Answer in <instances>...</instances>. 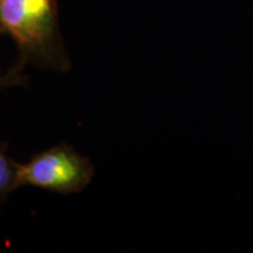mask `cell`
I'll return each mask as SVG.
<instances>
[{
    "label": "cell",
    "mask_w": 253,
    "mask_h": 253,
    "mask_svg": "<svg viewBox=\"0 0 253 253\" xmlns=\"http://www.w3.org/2000/svg\"><path fill=\"white\" fill-rule=\"evenodd\" d=\"M0 32L14 41L20 67L32 65L60 73L71 68L58 0H0Z\"/></svg>",
    "instance_id": "cell-1"
},
{
    "label": "cell",
    "mask_w": 253,
    "mask_h": 253,
    "mask_svg": "<svg viewBox=\"0 0 253 253\" xmlns=\"http://www.w3.org/2000/svg\"><path fill=\"white\" fill-rule=\"evenodd\" d=\"M94 167L89 158L67 144H58L34 155L26 163H18L17 189L36 186L62 195L77 194L89 185Z\"/></svg>",
    "instance_id": "cell-2"
},
{
    "label": "cell",
    "mask_w": 253,
    "mask_h": 253,
    "mask_svg": "<svg viewBox=\"0 0 253 253\" xmlns=\"http://www.w3.org/2000/svg\"><path fill=\"white\" fill-rule=\"evenodd\" d=\"M17 166L18 163L12 161L6 154L5 148L0 145V205L4 203L13 190L17 189Z\"/></svg>",
    "instance_id": "cell-3"
},
{
    "label": "cell",
    "mask_w": 253,
    "mask_h": 253,
    "mask_svg": "<svg viewBox=\"0 0 253 253\" xmlns=\"http://www.w3.org/2000/svg\"><path fill=\"white\" fill-rule=\"evenodd\" d=\"M24 68L15 65L13 68L9 69L6 74L0 75V90L6 88L24 86L26 84L27 78L24 75Z\"/></svg>",
    "instance_id": "cell-4"
},
{
    "label": "cell",
    "mask_w": 253,
    "mask_h": 253,
    "mask_svg": "<svg viewBox=\"0 0 253 253\" xmlns=\"http://www.w3.org/2000/svg\"><path fill=\"white\" fill-rule=\"evenodd\" d=\"M0 34H1V32H0Z\"/></svg>",
    "instance_id": "cell-5"
}]
</instances>
